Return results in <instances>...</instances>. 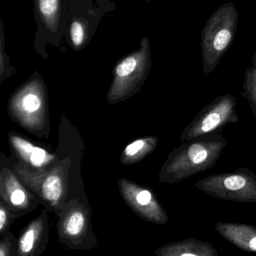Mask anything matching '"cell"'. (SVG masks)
<instances>
[{"label": "cell", "mask_w": 256, "mask_h": 256, "mask_svg": "<svg viewBox=\"0 0 256 256\" xmlns=\"http://www.w3.org/2000/svg\"><path fill=\"white\" fill-rule=\"evenodd\" d=\"M227 144L228 140L221 134L183 142L170 154L161 171L160 180L175 183L210 170L216 165Z\"/></svg>", "instance_id": "1"}, {"label": "cell", "mask_w": 256, "mask_h": 256, "mask_svg": "<svg viewBox=\"0 0 256 256\" xmlns=\"http://www.w3.org/2000/svg\"><path fill=\"white\" fill-rule=\"evenodd\" d=\"M239 13L234 3L221 4L209 18L201 34L202 70L209 75L231 48L238 26Z\"/></svg>", "instance_id": "2"}, {"label": "cell", "mask_w": 256, "mask_h": 256, "mask_svg": "<svg viewBox=\"0 0 256 256\" xmlns=\"http://www.w3.org/2000/svg\"><path fill=\"white\" fill-rule=\"evenodd\" d=\"M57 236L60 244L70 250L89 251L97 246L92 222L91 209L78 202L68 203L57 215Z\"/></svg>", "instance_id": "3"}, {"label": "cell", "mask_w": 256, "mask_h": 256, "mask_svg": "<svg viewBox=\"0 0 256 256\" xmlns=\"http://www.w3.org/2000/svg\"><path fill=\"white\" fill-rule=\"evenodd\" d=\"M237 98L231 94L218 96L206 105L181 134L183 142L211 134H221L227 126L237 124Z\"/></svg>", "instance_id": "4"}, {"label": "cell", "mask_w": 256, "mask_h": 256, "mask_svg": "<svg viewBox=\"0 0 256 256\" xmlns=\"http://www.w3.org/2000/svg\"><path fill=\"white\" fill-rule=\"evenodd\" d=\"M36 50L45 52L47 44H60L66 37L69 22V0H33Z\"/></svg>", "instance_id": "5"}, {"label": "cell", "mask_w": 256, "mask_h": 256, "mask_svg": "<svg viewBox=\"0 0 256 256\" xmlns=\"http://www.w3.org/2000/svg\"><path fill=\"white\" fill-rule=\"evenodd\" d=\"M195 186L215 196L256 200V173L246 167L206 176Z\"/></svg>", "instance_id": "6"}, {"label": "cell", "mask_w": 256, "mask_h": 256, "mask_svg": "<svg viewBox=\"0 0 256 256\" xmlns=\"http://www.w3.org/2000/svg\"><path fill=\"white\" fill-rule=\"evenodd\" d=\"M104 9L89 0H69L66 40L72 49L85 48L94 37L104 15Z\"/></svg>", "instance_id": "7"}, {"label": "cell", "mask_w": 256, "mask_h": 256, "mask_svg": "<svg viewBox=\"0 0 256 256\" xmlns=\"http://www.w3.org/2000/svg\"><path fill=\"white\" fill-rule=\"evenodd\" d=\"M49 240V218L45 209L21 230L16 238L14 256H41L46 250Z\"/></svg>", "instance_id": "8"}, {"label": "cell", "mask_w": 256, "mask_h": 256, "mask_svg": "<svg viewBox=\"0 0 256 256\" xmlns=\"http://www.w3.org/2000/svg\"><path fill=\"white\" fill-rule=\"evenodd\" d=\"M125 201L137 216L148 222H161L164 220L162 208L151 191L138 188H123Z\"/></svg>", "instance_id": "9"}, {"label": "cell", "mask_w": 256, "mask_h": 256, "mask_svg": "<svg viewBox=\"0 0 256 256\" xmlns=\"http://www.w3.org/2000/svg\"><path fill=\"white\" fill-rule=\"evenodd\" d=\"M15 147L19 150L23 156L28 160L35 166H41L48 160V154L44 149L35 147L26 140L18 137L12 138Z\"/></svg>", "instance_id": "10"}, {"label": "cell", "mask_w": 256, "mask_h": 256, "mask_svg": "<svg viewBox=\"0 0 256 256\" xmlns=\"http://www.w3.org/2000/svg\"><path fill=\"white\" fill-rule=\"evenodd\" d=\"M240 94L249 102L251 111L256 118V50L252 58V66L245 72L243 91Z\"/></svg>", "instance_id": "11"}, {"label": "cell", "mask_w": 256, "mask_h": 256, "mask_svg": "<svg viewBox=\"0 0 256 256\" xmlns=\"http://www.w3.org/2000/svg\"><path fill=\"white\" fill-rule=\"evenodd\" d=\"M16 220L9 208L3 202L0 204V237L10 231L11 226Z\"/></svg>", "instance_id": "12"}, {"label": "cell", "mask_w": 256, "mask_h": 256, "mask_svg": "<svg viewBox=\"0 0 256 256\" xmlns=\"http://www.w3.org/2000/svg\"><path fill=\"white\" fill-rule=\"evenodd\" d=\"M16 238L10 231L1 236L0 256H14Z\"/></svg>", "instance_id": "13"}, {"label": "cell", "mask_w": 256, "mask_h": 256, "mask_svg": "<svg viewBox=\"0 0 256 256\" xmlns=\"http://www.w3.org/2000/svg\"><path fill=\"white\" fill-rule=\"evenodd\" d=\"M22 106L28 114L36 112L41 108V100L36 94L28 93L22 99Z\"/></svg>", "instance_id": "14"}, {"label": "cell", "mask_w": 256, "mask_h": 256, "mask_svg": "<svg viewBox=\"0 0 256 256\" xmlns=\"http://www.w3.org/2000/svg\"><path fill=\"white\" fill-rule=\"evenodd\" d=\"M89 1L93 2L95 4L104 9L107 13L114 12L116 9V4L111 0H89Z\"/></svg>", "instance_id": "15"}, {"label": "cell", "mask_w": 256, "mask_h": 256, "mask_svg": "<svg viewBox=\"0 0 256 256\" xmlns=\"http://www.w3.org/2000/svg\"><path fill=\"white\" fill-rule=\"evenodd\" d=\"M249 248L252 250L256 251V237L252 238L249 242Z\"/></svg>", "instance_id": "16"}, {"label": "cell", "mask_w": 256, "mask_h": 256, "mask_svg": "<svg viewBox=\"0 0 256 256\" xmlns=\"http://www.w3.org/2000/svg\"><path fill=\"white\" fill-rule=\"evenodd\" d=\"M180 256H197L194 255V254H183V255H181Z\"/></svg>", "instance_id": "17"}, {"label": "cell", "mask_w": 256, "mask_h": 256, "mask_svg": "<svg viewBox=\"0 0 256 256\" xmlns=\"http://www.w3.org/2000/svg\"><path fill=\"white\" fill-rule=\"evenodd\" d=\"M143 2H150L154 1V0H142Z\"/></svg>", "instance_id": "18"}, {"label": "cell", "mask_w": 256, "mask_h": 256, "mask_svg": "<svg viewBox=\"0 0 256 256\" xmlns=\"http://www.w3.org/2000/svg\"><path fill=\"white\" fill-rule=\"evenodd\" d=\"M195 1L199 2V1H204V0H195Z\"/></svg>", "instance_id": "19"}]
</instances>
